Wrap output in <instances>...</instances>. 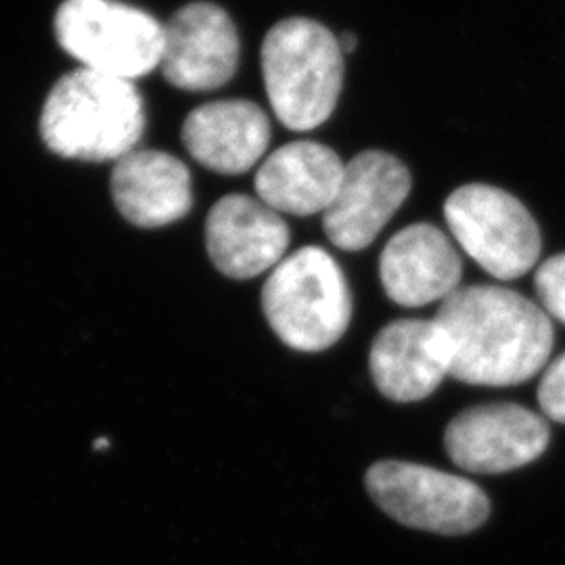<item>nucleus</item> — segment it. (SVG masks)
<instances>
[{
	"mask_svg": "<svg viewBox=\"0 0 565 565\" xmlns=\"http://www.w3.org/2000/svg\"><path fill=\"white\" fill-rule=\"evenodd\" d=\"M434 319L450 345V377L463 384H524L545 369L555 342L546 310L494 285L459 287Z\"/></svg>",
	"mask_w": 565,
	"mask_h": 565,
	"instance_id": "nucleus-1",
	"label": "nucleus"
},
{
	"mask_svg": "<svg viewBox=\"0 0 565 565\" xmlns=\"http://www.w3.org/2000/svg\"><path fill=\"white\" fill-rule=\"evenodd\" d=\"M142 132L145 103L135 82L86 67L65 74L42 105V141L67 160L118 162Z\"/></svg>",
	"mask_w": 565,
	"mask_h": 565,
	"instance_id": "nucleus-2",
	"label": "nucleus"
},
{
	"mask_svg": "<svg viewBox=\"0 0 565 565\" xmlns=\"http://www.w3.org/2000/svg\"><path fill=\"white\" fill-rule=\"evenodd\" d=\"M263 76L275 116L289 130H315L331 118L343 84L340 39L319 21L289 18L263 42Z\"/></svg>",
	"mask_w": 565,
	"mask_h": 565,
	"instance_id": "nucleus-3",
	"label": "nucleus"
},
{
	"mask_svg": "<svg viewBox=\"0 0 565 565\" xmlns=\"http://www.w3.org/2000/svg\"><path fill=\"white\" fill-rule=\"evenodd\" d=\"M263 310L282 343L323 352L342 340L352 319V298L340 264L310 245L277 264L264 282Z\"/></svg>",
	"mask_w": 565,
	"mask_h": 565,
	"instance_id": "nucleus-4",
	"label": "nucleus"
},
{
	"mask_svg": "<svg viewBox=\"0 0 565 565\" xmlns=\"http://www.w3.org/2000/svg\"><path fill=\"white\" fill-rule=\"evenodd\" d=\"M55 36L81 67L105 76L135 82L162 65L163 23L118 0H63Z\"/></svg>",
	"mask_w": 565,
	"mask_h": 565,
	"instance_id": "nucleus-5",
	"label": "nucleus"
},
{
	"mask_svg": "<svg viewBox=\"0 0 565 565\" xmlns=\"http://www.w3.org/2000/svg\"><path fill=\"white\" fill-rule=\"evenodd\" d=\"M364 486L398 524L461 536L486 524L490 501L484 490L465 478L425 465L382 461L364 476Z\"/></svg>",
	"mask_w": 565,
	"mask_h": 565,
	"instance_id": "nucleus-6",
	"label": "nucleus"
},
{
	"mask_svg": "<svg viewBox=\"0 0 565 565\" xmlns=\"http://www.w3.org/2000/svg\"><path fill=\"white\" fill-rule=\"evenodd\" d=\"M445 218L465 254L497 279H520L541 258V231L524 203L490 184L448 195Z\"/></svg>",
	"mask_w": 565,
	"mask_h": 565,
	"instance_id": "nucleus-7",
	"label": "nucleus"
},
{
	"mask_svg": "<svg viewBox=\"0 0 565 565\" xmlns=\"http://www.w3.org/2000/svg\"><path fill=\"white\" fill-rule=\"evenodd\" d=\"M545 419L520 404H482L459 413L445 434L452 463L469 473H507L536 461L548 446Z\"/></svg>",
	"mask_w": 565,
	"mask_h": 565,
	"instance_id": "nucleus-8",
	"label": "nucleus"
},
{
	"mask_svg": "<svg viewBox=\"0 0 565 565\" xmlns=\"http://www.w3.org/2000/svg\"><path fill=\"white\" fill-rule=\"evenodd\" d=\"M408 168L385 151H363L345 163L342 184L323 212L324 235L335 247L361 252L377 239L406 202Z\"/></svg>",
	"mask_w": 565,
	"mask_h": 565,
	"instance_id": "nucleus-9",
	"label": "nucleus"
},
{
	"mask_svg": "<svg viewBox=\"0 0 565 565\" xmlns=\"http://www.w3.org/2000/svg\"><path fill=\"white\" fill-rule=\"evenodd\" d=\"M242 44L233 18L214 2H191L163 23L162 74L186 93L216 90L233 81Z\"/></svg>",
	"mask_w": 565,
	"mask_h": 565,
	"instance_id": "nucleus-10",
	"label": "nucleus"
},
{
	"mask_svg": "<svg viewBox=\"0 0 565 565\" xmlns=\"http://www.w3.org/2000/svg\"><path fill=\"white\" fill-rule=\"evenodd\" d=\"M373 384L394 403H417L450 377V345L443 327L422 319L385 324L369 352Z\"/></svg>",
	"mask_w": 565,
	"mask_h": 565,
	"instance_id": "nucleus-11",
	"label": "nucleus"
},
{
	"mask_svg": "<svg viewBox=\"0 0 565 565\" xmlns=\"http://www.w3.org/2000/svg\"><path fill=\"white\" fill-rule=\"evenodd\" d=\"M281 214L247 195H226L205 221V249L231 279H254L281 263L289 245Z\"/></svg>",
	"mask_w": 565,
	"mask_h": 565,
	"instance_id": "nucleus-12",
	"label": "nucleus"
},
{
	"mask_svg": "<svg viewBox=\"0 0 565 565\" xmlns=\"http://www.w3.org/2000/svg\"><path fill=\"white\" fill-rule=\"evenodd\" d=\"M463 263L455 245L434 224H411L382 252L380 277L392 302L419 308L445 302L459 289Z\"/></svg>",
	"mask_w": 565,
	"mask_h": 565,
	"instance_id": "nucleus-13",
	"label": "nucleus"
},
{
	"mask_svg": "<svg viewBox=\"0 0 565 565\" xmlns=\"http://www.w3.org/2000/svg\"><path fill=\"white\" fill-rule=\"evenodd\" d=\"M189 156L218 174H243L260 162L270 142V121L256 103L245 99L205 103L182 121Z\"/></svg>",
	"mask_w": 565,
	"mask_h": 565,
	"instance_id": "nucleus-14",
	"label": "nucleus"
},
{
	"mask_svg": "<svg viewBox=\"0 0 565 565\" xmlns=\"http://www.w3.org/2000/svg\"><path fill=\"white\" fill-rule=\"evenodd\" d=\"M111 198L121 216L141 228L184 218L193 205L189 168L156 149H135L114 166Z\"/></svg>",
	"mask_w": 565,
	"mask_h": 565,
	"instance_id": "nucleus-15",
	"label": "nucleus"
},
{
	"mask_svg": "<svg viewBox=\"0 0 565 565\" xmlns=\"http://www.w3.org/2000/svg\"><path fill=\"white\" fill-rule=\"evenodd\" d=\"M343 170L340 156L323 142H287L264 160L254 186L258 200L275 212L310 216L331 205Z\"/></svg>",
	"mask_w": 565,
	"mask_h": 565,
	"instance_id": "nucleus-16",
	"label": "nucleus"
},
{
	"mask_svg": "<svg viewBox=\"0 0 565 565\" xmlns=\"http://www.w3.org/2000/svg\"><path fill=\"white\" fill-rule=\"evenodd\" d=\"M534 287L546 312L565 323V254L541 264L534 277Z\"/></svg>",
	"mask_w": 565,
	"mask_h": 565,
	"instance_id": "nucleus-17",
	"label": "nucleus"
},
{
	"mask_svg": "<svg viewBox=\"0 0 565 565\" xmlns=\"http://www.w3.org/2000/svg\"><path fill=\"white\" fill-rule=\"evenodd\" d=\"M539 403L548 419L565 424V352L546 366L539 385Z\"/></svg>",
	"mask_w": 565,
	"mask_h": 565,
	"instance_id": "nucleus-18",
	"label": "nucleus"
},
{
	"mask_svg": "<svg viewBox=\"0 0 565 565\" xmlns=\"http://www.w3.org/2000/svg\"><path fill=\"white\" fill-rule=\"evenodd\" d=\"M340 44H342L343 55L345 53H352L354 49H356V44H359V39L352 34V32H345L342 39H340Z\"/></svg>",
	"mask_w": 565,
	"mask_h": 565,
	"instance_id": "nucleus-19",
	"label": "nucleus"
}]
</instances>
